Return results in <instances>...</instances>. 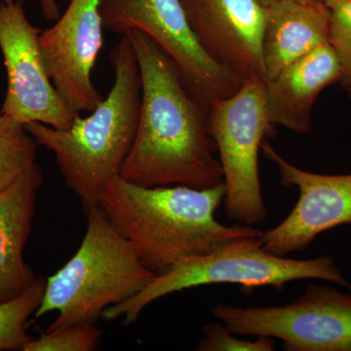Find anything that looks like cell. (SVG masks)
<instances>
[{
  "label": "cell",
  "instance_id": "6da1fadb",
  "mask_svg": "<svg viewBox=\"0 0 351 351\" xmlns=\"http://www.w3.org/2000/svg\"><path fill=\"white\" fill-rule=\"evenodd\" d=\"M125 36L137 58L142 95L135 140L120 177L147 188L206 189L223 184V168L215 156L218 151L209 133L208 108L149 36L135 29Z\"/></svg>",
  "mask_w": 351,
  "mask_h": 351
},
{
  "label": "cell",
  "instance_id": "7a4b0ae2",
  "mask_svg": "<svg viewBox=\"0 0 351 351\" xmlns=\"http://www.w3.org/2000/svg\"><path fill=\"white\" fill-rule=\"evenodd\" d=\"M225 184L141 186L117 177L99 195L98 206L156 276L184 258L211 253L233 240L260 237L253 226L221 225L215 218L225 199Z\"/></svg>",
  "mask_w": 351,
  "mask_h": 351
},
{
  "label": "cell",
  "instance_id": "3957f363",
  "mask_svg": "<svg viewBox=\"0 0 351 351\" xmlns=\"http://www.w3.org/2000/svg\"><path fill=\"white\" fill-rule=\"evenodd\" d=\"M114 80L110 93L86 117L66 129L25 124L38 145L54 154L64 182L84 209L98 204L104 186L119 177L135 140L140 113V69L124 34L110 53Z\"/></svg>",
  "mask_w": 351,
  "mask_h": 351
},
{
  "label": "cell",
  "instance_id": "277c9868",
  "mask_svg": "<svg viewBox=\"0 0 351 351\" xmlns=\"http://www.w3.org/2000/svg\"><path fill=\"white\" fill-rule=\"evenodd\" d=\"M84 211L87 228L82 244L66 265L46 278L43 302L34 315L38 319L57 311L47 330L95 323L106 309L138 294L156 276L98 204Z\"/></svg>",
  "mask_w": 351,
  "mask_h": 351
},
{
  "label": "cell",
  "instance_id": "5b68a950",
  "mask_svg": "<svg viewBox=\"0 0 351 351\" xmlns=\"http://www.w3.org/2000/svg\"><path fill=\"white\" fill-rule=\"evenodd\" d=\"M260 237L233 240L211 253L182 258L167 272L154 277L138 294L106 309L103 318H122V323L129 326L145 307L160 298L213 284H234L251 292L265 286L280 291L291 281L320 279L351 291V283L331 256L313 260L281 257L265 250Z\"/></svg>",
  "mask_w": 351,
  "mask_h": 351
},
{
  "label": "cell",
  "instance_id": "8992f818",
  "mask_svg": "<svg viewBox=\"0 0 351 351\" xmlns=\"http://www.w3.org/2000/svg\"><path fill=\"white\" fill-rule=\"evenodd\" d=\"M208 126L223 168L226 216L248 226L263 223L267 210L258 152L276 128L265 108V82H244L232 96L214 101L208 110Z\"/></svg>",
  "mask_w": 351,
  "mask_h": 351
},
{
  "label": "cell",
  "instance_id": "52a82bcc",
  "mask_svg": "<svg viewBox=\"0 0 351 351\" xmlns=\"http://www.w3.org/2000/svg\"><path fill=\"white\" fill-rule=\"evenodd\" d=\"M104 29L149 36L170 57L191 93L209 110L243 82L219 66L201 45L181 0H101Z\"/></svg>",
  "mask_w": 351,
  "mask_h": 351
},
{
  "label": "cell",
  "instance_id": "ba28073f",
  "mask_svg": "<svg viewBox=\"0 0 351 351\" xmlns=\"http://www.w3.org/2000/svg\"><path fill=\"white\" fill-rule=\"evenodd\" d=\"M211 313L233 334L279 339L287 351H351V291L313 285L287 306L217 304Z\"/></svg>",
  "mask_w": 351,
  "mask_h": 351
},
{
  "label": "cell",
  "instance_id": "9c48e42d",
  "mask_svg": "<svg viewBox=\"0 0 351 351\" xmlns=\"http://www.w3.org/2000/svg\"><path fill=\"white\" fill-rule=\"evenodd\" d=\"M38 29L23 2L0 0V51L6 69L5 98L0 112L25 125L39 122L66 129L75 115L58 94L44 64Z\"/></svg>",
  "mask_w": 351,
  "mask_h": 351
},
{
  "label": "cell",
  "instance_id": "30bf717a",
  "mask_svg": "<svg viewBox=\"0 0 351 351\" xmlns=\"http://www.w3.org/2000/svg\"><path fill=\"white\" fill-rule=\"evenodd\" d=\"M101 0H71L63 15L39 34V47L51 82L75 117L103 100L92 71L104 44Z\"/></svg>",
  "mask_w": 351,
  "mask_h": 351
},
{
  "label": "cell",
  "instance_id": "8fae6325",
  "mask_svg": "<svg viewBox=\"0 0 351 351\" xmlns=\"http://www.w3.org/2000/svg\"><path fill=\"white\" fill-rule=\"evenodd\" d=\"M261 149L276 164L281 184L300 191L299 200L287 218L262 232L260 240L265 250L285 257L306 250L321 233L351 225V174L323 175L300 169L265 141Z\"/></svg>",
  "mask_w": 351,
  "mask_h": 351
},
{
  "label": "cell",
  "instance_id": "7c38bea8",
  "mask_svg": "<svg viewBox=\"0 0 351 351\" xmlns=\"http://www.w3.org/2000/svg\"><path fill=\"white\" fill-rule=\"evenodd\" d=\"M207 54L242 80L265 82L263 36L265 7L260 0H181Z\"/></svg>",
  "mask_w": 351,
  "mask_h": 351
},
{
  "label": "cell",
  "instance_id": "4fadbf2b",
  "mask_svg": "<svg viewBox=\"0 0 351 351\" xmlns=\"http://www.w3.org/2000/svg\"><path fill=\"white\" fill-rule=\"evenodd\" d=\"M341 77V64L329 43L289 64L265 82V108L270 123L295 133H311L318 95L339 82Z\"/></svg>",
  "mask_w": 351,
  "mask_h": 351
},
{
  "label": "cell",
  "instance_id": "5bb4252c",
  "mask_svg": "<svg viewBox=\"0 0 351 351\" xmlns=\"http://www.w3.org/2000/svg\"><path fill=\"white\" fill-rule=\"evenodd\" d=\"M43 182V172L36 162L0 191V302L19 297L38 278L25 263L24 250Z\"/></svg>",
  "mask_w": 351,
  "mask_h": 351
},
{
  "label": "cell",
  "instance_id": "9a60e30c",
  "mask_svg": "<svg viewBox=\"0 0 351 351\" xmlns=\"http://www.w3.org/2000/svg\"><path fill=\"white\" fill-rule=\"evenodd\" d=\"M265 7L263 60L269 82L289 64L329 43L330 9L322 1L294 0H279Z\"/></svg>",
  "mask_w": 351,
  "mask_h": 351
},
{
  "label": "cell",
  "instance_id": "2e32d148",
  "mask_svg": "<svg viewBox=\"0 0 351 351\" xmlns=\"http://www.w3.org/2000/svg\"><path fill=\"white\" fill-rule=\"evenodd\" d=\"M45 286V277H38L19 297L0 302V351H24L32 339L27 332V321L40 306Z\"/></svg>",
  "mask_w": 351,
  "mask_h": 351
},
{
  "label": "cell",
  "instance_id": "e0dca14e",
  "mask_svg": "<svg viewBox=\"0 0 351 351\" xmlns=\"http://www.w3.org/2000/svg\"><path fill=\"white\" fill-rule=\"evenodd\" d=\"M38 147L25 125L0 112V191L36 162Z\"/></svg>",
  "mask_w": 351,
  "mask_h": 351
},
{
  "label": "cell",
  "instance_id": "ac0fdd59",
  "mask_svg": "<svg viewBox=\"0 0 351 351\" xmlns=\"http://www.w3.org/2000/svg\"><path fill=\"white\" fill-rule=\"evenodd\" d=\"M101 338V330L95 323H77L47 330L32 338L24 351H93Z\"/></svg>",
  "mask_w": 351,
  "mask_h": 351
},
{
  "label": "cell",
  "instance_id": "d6986e66",
  "mask_svg": "<svg viewBox=\"0 0 351 351\" xmlns=\"http://www.w3.org/2000/svg\"><path fill=\"white\" fill-rule=\"evenodd\" d=\"M341 68V86L351 92V2L330 9L329 40Z\"/></svg>",
  "mask_w": 351,
  "mask_h": 351
},
{
  "label": "cell",
  "instance_id": "ffe728a7",
  "mask_svg": "<svg viewBox=\"0 0 351 351\" xmlns=\"http://www.w3.org/2000/svg\"><path fill=\"white\" fill-rule=\"evenodd\" d=\"M233 332L223 322L210 323L202 328L203 338L198 341V351H272L276 350L274 338L258 336V338H235Z\"/></svg>",
  "mask_w": 351,
  "mask_h": 351
},
{
  "label": "cell",
  "instance_id": "44dd1931",
  "mask_svg": "<svg viewBox=\"0 0 351 351\" xmlns=\"http://www.w3.org/2000/svg\"><path fill=\"white\" fill-rule=\"evenodd\" d=\"M41 11L46 20H58L60 17V8L57 0H39Z\"/></svg>",
  "mask_w": 351,
  "mask_h": 351
},
{
  "label": "cell",
  "instance_id": "7402d4cb",
  "mask_svg": "<svg viewBox=\"0 0 351 351\" xmlns=\"http://www.w3.org/2000/svg\"><path fill=\"white\" fill-rule=\"evenodd\" d=\"M322 2L328 7V8L332 9L334 8V7L339 5V4L351 2V0H322Z\"/></svg>",
  "mask_w": 351,
  "mask_h": 351
},
{
  "label": "cell",
  "instance_id": "603a6c76",
  "mask_svg": "<svg viewBox=\"0 0 351 351\" xmlns=\"http://www.w3.org/2000/svg\"><path fill=\"white\" fill-rule=\"evenodd\" d=\"M260 1L263 6H267L270 3H274V2L279 1V0H260ZM294 1L304 2V3H311V2H320L322 1V0H294Z\"/></svg>",
  "mask_w": 351,
  "mask_h": 351
},
{
  "label": "cell",
  "instance_id": "cb8c5ba5",
  "mask_svg": "<svg viewBox=\"0 0 351 351\" xmlns=\"http://www.w3.org/2000/svg\"><path fill=\"white\" fill-rule=\"evenodd\" d=\"M18 1L24 2V1H25V0H18Z\"/></svg>",
  "mask_w": 351,
  "mask_h": 351
},
{
  "label": "cell",
  "instance_id": "d4e9b609",
  "mask_svg": "<svg viewBox=\"0 0 351 351\" xmlns=\"http://www.w3.org/2000/svg\"><path fill=\"white\" fill-rule=\"evenodd\" d=\"M348 95H350V96L351 97V92H350V94H348Z\"/></svg>",
  "mask_w": 351,
  "mask_h": 351
}]
</instances>
